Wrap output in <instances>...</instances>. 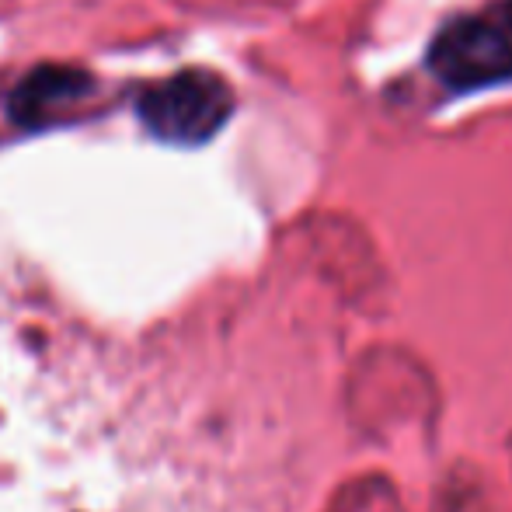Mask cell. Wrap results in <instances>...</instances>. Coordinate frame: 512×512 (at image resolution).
I'll return each mask as SVG.
<instances>
[{"label": "cell", "mask_w": 512, "mask_h": 512, "mask_svg": "<svg viewBox=\"0 0 512 512\" xmlns=\"http://www.w3.org/2000/svg\"><path fill=\"white\" fill-rule=\"evenodd\" d=\"M429 67L446 88L478 91L512 77V32L502 21H450L429 46Z\"/></svg>", "instance_id": "obj_2"}, {"label": "cell", "mask_w": 512, "mask_h": 512, "mask_svg": "<svg viewBox=\"0 0 512 512\" xmlns=\"http://www.w3.org/2000/svg\"><path fill=\"white\" fill-rule=\"evenodd\" d=\"M502 25H506L509 32H512V0H509V4H506V21H502Z\"/></svg>", "instance_id": "obj_4"}, {"label": "cell", "mask_w": 512, "mask_h": 512, "mask_svg": "<svg viewBox=\"0 0 512 512\" xmlns=\"http://www.w3.org/2000/svg\"><path fill=\"white\" fill-rule=\"evenodd\" d=\"M136 115L154 140L171 147H199L230 122L234 88L213 70H178L143 88Z\"/></svg>", "instance_id": "obj_1"}, {"label": "cell", "mask_w": 512, "mask_h": 512, "mask_svg": "<svg viewBox=\"0 0 512 512\" xmlns=\"http://www.w3.org/2000/svg\"><path fill=\"white\" fill-rule=\"evenodd\" d=\"M95 91V77L70 63H42L32 74L21 77V84L7 98V112L18 126L39 129L46 122L60 119L67 108L81 105Z\"/></svg>", "instance_id": "obj_3"}]
</instances>
